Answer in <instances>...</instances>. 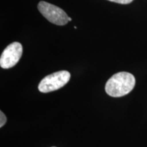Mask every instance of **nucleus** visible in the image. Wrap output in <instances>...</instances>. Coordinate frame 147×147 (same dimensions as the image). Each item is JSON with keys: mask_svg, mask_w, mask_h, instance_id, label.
<instances>
[{"mask_svg": "<svg viewBox=\"0 0 147 147\" xmlns=\"http://www.w3.org/2000/svg\"><path fill=\"white\" fill-rule=\"evenodd\" d=\"M136 79L131 74L121 71L114 74L106 84V93L113 97L124 96L135 87Z\"/></svg>", "mask_w": 147, "mask_h": 147, "instance_id": "obj_1", "label": "nucleus"}, {"mask_svg": "<svg viewBox=\"0 0 147 147\" xmlns=\"http://www.w3.org/2000/svg\"><path fill=\"white\" fill-rule=\"evenodd\" d=\"M53 147H55V146H53Z\"/></svg>", "mask_w": 147, "mask_h": 147, "instance_id": "obj_8", "label": "nucleus"}, {"mask_svg": "<svg viewBox=\"0 0 147 147\" xmlns=\"http://www.w3.org/2000/svg\"><path fill=\"white\" fill-rule=\"evenodd\" d=\"M70 79V73L65 70L59 71L45 77L40 81L38 89L42 93L56 91L65 86Z\"/></svg>", "mask_w": 147, "mask_h": 147, "instance_id": "obj_2", "label": "nucleus"}, {"mask_svg": "<svg viewBox=\"0 0 147 147\" xmlns=\"http://www.w3.org/2000/svg\"><path fill=\"white\" fill-rule=\"evenodd\" d=\"M23 54V47L19 42H12L5 49L0 57V66L3 69L14 67Z\"/></svg>", "mask_w": 147, "mask_h": 147, "instance_id": "obj_4", "label": "nucleus"}, {"mask_svg": "<svg viewBox=\"0 0 147 147\" xmlns=\"http://www.w3.org/2000/svg\"><path fill=\"white\" fill-rule=\"evenodd\" d=\"M68 20H69V21H71V18H70V17H69V18H68Z\"/></svg>", "mask_w": 147, "mask_h": 147, "instance_id": "obj_7", "label": "nucleus"}, {"mask_svg": "<svg viewBox=\"0 0 147 147\" xmlns=\"http://www.w3.org/2000/svg\"><path fill=\"white\" fill-rule=\"evenodd\" d=\"M38 9L51 23L57 25H65L68 23L69 16L65 11L56 5L42 1L38 3Z\"/></svg>", "mask_w": 147, "mask_h": 147, "instance_id": "obj_3", "label": "nucleus"}, {"mask_svg": "<svg viewBox=\"0 0 147 147\" xmlns=\"http://www.w3.org/2000/svg\"><path fill=\"white\" fill-rule=\"evenodd\" d=\"M0 114H1V115H0V117H1V121H0V127H2L5 124V123H6L7 118L5 116L4 114L2 113V111L0 112Z\"/></svg>", "mask_w": 147, "mask_h": 147, "instance_id": "obj_5", "label": "nucleus"}, {"mask_svg": "<svg viewBox=\"0 0 147 147\" xmlns=\"http://www.w3.org/2000/svg\"><path fill=\"white\" fill-rule=\"evenodd\" d=\"M110 1H113V2L121 3V4H128V3H131L134 0H108Z\"/></svg>", "mask_w": 147, "mask_h": 147, "instance_id": "obj_6", "label": "nucleus"}]
</instances>
